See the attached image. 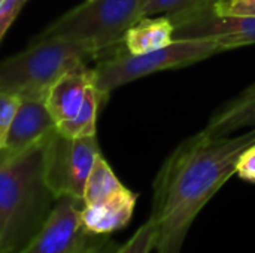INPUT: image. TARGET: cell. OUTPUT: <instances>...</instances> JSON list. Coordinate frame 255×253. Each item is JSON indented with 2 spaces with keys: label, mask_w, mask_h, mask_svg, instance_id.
Wrapping results in <instances>:
<instances>
[{
  "label": "cell",
  "mask_w": 255,
  "mask_h": 253,
  "mask_svg": "<svg viewBox=\"0 0 255 253\" xmlns=\"http://www.w3.org/2000/svg\"><path fill=\"white\" fill-rule=\"evenodd\" d=\"M255 145V128L241 136L200 131L169 155L154 180L149 221L157 228L158 253H181L199 212L236 174L241 157Z\"/></svg>",
  "instance_id": "1"
},
{
  "label": "cell",
  "mask_w": 255,
  "mask_h": 253,
  "mask_svg": "<svg viewBox=\"0 0 255 253\" xmlns=\"http://www.w3.org/2000/svg\"><path fill=\"white\" fill-rule=\"evenodd\" d=\"M46 137L0 160V253L21 252L40 231L57 201L45 179Z\"/></svg>",
  "instance_id": "2"
},
{
  "label": "cell",
  "mask_w": 255,
  "mask_h": 253,
  "mask_svg": "<svg viewBox=\"0 0 255 253\" xmlns=\"http://www.w3.org/2000/svg\"><path fill=\"white\" fill-rule=\"evenodd\" d=\"M99 60L88 43L64 37H34L28 48L0 66V91L22 98H46L49 88L69 70Z\"/></svg>",
  "instance_id": "3"
},
{
  "label": "cell",
  "mask_w": 255,
  "mask_h": 253,
  "mask_svg": "<svg viewBox=\"0 0 255 253\" xmlns=\"http://www.w3.org/2000/svg\"><path fill=\"white\" fill-rule=\"evenodd\" d=\"M143 16V0H85L36 37H64L88 43L100 60L124 46L127 31Z\"/></svg>",
  "instance_id": "4"
},
{
  "label": "cell",
  "mask_w": 255,
  "mask_h": 253,
  "mask_svg": "<svg viewBox=\"0 0 255 253\" xmlns=\"http://www.w3.org/2000/svg\"><path fill=\"white\" fill-rule=\"evenodd\" d=\"M224 51V46L218 42L200 39L173 40L170 45L146 54H130L121 46L115 52L97 60L96 67H93L94 86L109 97L115 88L128 82L157 72L185 67Z\"/></svg>",
  "instance_id": "5"
},
{
  "label": "cell",
  "mask_w": 255,
  "mask_h": 253,
  "mask_svg": "<svg viewBox=\"0 0 255 253\" xmlns=\"http://www.w3.org/2000/svg\"><path fill=\"white\" fill-rule=\"evenodd\" d=\"M96 136L66 137L57 128L45 142V179L54 195L84 200L91 170L100 157Z\"/></svg>",
  "instance_id": "6"
},
{
  "label": "cell",
  "mask_w": 255,
  "mask_h": 253,
  "mask_svg": "<svg viewBox=\"0 0 255 253\" xmlns=\"http://www.w3.org/2000/svg\"><path fill=\"white\" fill-rule=\"evenodd\" d=\"M170 21L175 25V40H215L226 51L255 43V15L221 13L215 3Z\"/></svg>",
  "instance_id": "7"
},
{
  "label": "cell",
  "mask_w": 255,
  "mask_h": 253,
  "mask_svg": "<svg viewBox=\"0 0 255 253\" xmlns=\"http://www.w3.org/2000/svg\"><path fill=\"white\" fill-rule=\"evenodd\" d=\"M84 200L61 195L46 222L19 253H78L97 236L87 231L82 221Z\"/></svg>",
  "instance_id": "8"
},
{
  "label": "cell",
  "mask_w": 255,
  "mask_h": 253,
  "mask_svg": "<svg viewBox=\"0 0 255 253\" xmlns=\"http://www.w3.org/2000/svg\"><path fill=\"white\" fill-rule=\"evenodd\" d=\"M57 128L45 98H22L21 107L0 143V160L10 158L43 140Z\"/></svg>",
  "instance_id": "9"
},
{
  "label": "cell",
  "mask_w": 255,
  "mask_h": 253,
  "mask_svg": "<svg viewBox=\"0 0 255 253\" xmlns=\"http://www.w3.org/2000/svg\"><path fill=\"white\" fill-rule=\"evenodd\" d=\"M94 84L93 69L81 64L66 72L48 91L46 106L57 125L70 121L81 110L88 88Z\"/></svg>",
  "instance_id": "10"
},
{
  "label": "cell",
  "mask_w": 255,
  "mask_h": 253,
  "mask_svg": "<svg viewBox=\"0 0 255 253\" xmlns=\"http://www.w3.org/2000/svg\"><path fill=\"white\" fill-rule=\"evenodd\" d=\"M136 198L137 195L126 188L102 203L84 206L82 221L87 231L94 236H109L124 228L133 216Z\"/></svg>",
  "instance_id": "11"
},
{
  "label": "cell",
  "mask_w": 255,
  "mask_h": 253,
  "mask_svg": "<svg viewBox=\"0 0 255 253\" xmlns=\"http://www.w3.org/2000/svg\"><path fill=\"white\" fill-rule=\"evenodd\" d=\"M247 127L255 128V82L239 95L218 107L203 131L211 136H229L230 133Z\"/></svg>",
  "instance_id": "12"
},
{
  "label": "cell",
  "mask_w": 255,
  "mask_h": 253,
  "mask_svg": "<svg viewBox=\"0 0 255 253\" xmlns=\"http://www.w3.org/2000/svg\"><path fill=\"white\" fill-rule=\"evenodd\" d=\"M175 25L169 16H143L126 34L124 48L130 54H146L170 45Z\"/></svg>",
  "instance_id": "13"
},
{
  "label": "cell",
  "mask_w": 255,
  "mask_h": 253,
  "mask_svg": "<svg viewBox=\"0 0 255 253\" xmlns=\"http://www.w3.org/2000/svg\"><path fill=\"white\" fill-rule=\"evenodd\" d=\"M106 95H103L94 84L88 88L84 104L78 115L72 118L70 121H66L63 124L57 125V130L66 136V137H88V136H96L97 130V116L102 104L106 101Z\"/></svg>",
  "instance_id": "14"
},
{
  "label": "cell",
  "mask_w": 255,
  "mask_h": 253,
  "mask_svg": "<svg viewBox=\"0 0 255 253\" xmlns=\"http://www.w3.org/2000/svg\"><path fill=\"white\" fill-rule=\"evenodd\" d=\"M123 189H126V186L115 176L108 161L100 155L88 177L84 192V203L85 206L102 203Z\"/></svg>",
  "instance_id": "15"
},
{
  "label": "cell",
  "mask_w": 255,
  "mask_h": 253,
  "mask_svg": "<svg viewBox=\"0 0 255 253\" xmlns=\"http://www.w3.org/2000/svg\"><path fill=\"white\" fill-rule=\"evenodd\" d=\"M215 1L218 0H143V13L145 16L161 13L163 16L173 18L194 12Z\"/></svg>",
  "instance_id": "16"
},
{
  "label": "cell",
  "mask_w": 255,
  "mask_h": 253,
  "mask_svg": "<svg viewBox=\"0 0 255 253\" xmlns=\"http://www.w3.org/2000/svg\"><path fill=\"white\" fill-rule=\"evenodd\" d=\"M157 245V228L155 225L148 221L142 225L134 236L121 248L115 249L112 253H151Z\"/></svg>",
  "instance_id": "17"
},
{
  "label": "cell",
  "mask_w": 255,
  "mask_h": 253,
  "mask_svg": "<svg viewBox=\"0 0 255 253\" xmlns=\"http://www.w3.org/2000/svg\"><path fill=\"white\" fill-rule=\"evenodd\" d=\"M22 97L13 92L0 91V143L6 139V134L21 107Z\"/></svg>",
  "instance_id": "18"
},
{
  "label": "cell",
  "mask_w": 255,
  "mask_h": 253,
  "mask_svg": "<svg viewBox=\"0 0 255 253\" xmlns=\"http://www.w3.org/2000/svg\"><path fill=\"white\" fill-rule=\"evenodd\" d=\"M25 3L27 0H0V40L4 39Z\"/></svg>",
  "instance_id": "19"
},
{
  "label": "cell",
  "mask_w": 255,
  "mask_h": 253,
  "mask_svg": "<svg viewBox=\"0 0 255 253\" xmlns=\"http://www.w3.org/2000/svg\"><path fill=\"white\" fill-rule=\"evenodd\" d=\"M215 9L230 15H255V0H218Z\"/></svg>",
  "instance_id": "20"
},
{
  "label": "cell",
  "mask_w": 255,
  "mask_h": 253,
  "mask_svg": "<svg viewBox=\"0 0 255 253\" xmlns=\"http://www.w3.org/2000/svg\"><path fill=\"white\" fill-rule=\"evenodd\" d=\"M236 174L242 177L244 180L255 182V145L245 151V154L241 157Z\"/></svg>",
  "instance_id": "21"
},
{
  "label": "cell",
  "mask_w": 255,
  "mask_h": 253,
  "mask_svg": "<svg viewBox=\"0 0 255 253\" xmlns=\"http://www.w3.org/2000/svg\"><path fill=\"white\" fill-rule=\"evenodd\" d=\"M117 248L108 242V236H97L88 246L78 253H112Z\"/></svg>",
  "instance_id": "22"
}]
</instances>
